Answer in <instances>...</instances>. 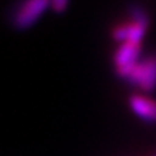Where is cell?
Masks as SVG:
<instances>
[{"label":"cell","instance_id":"cell-7","mask_svg":"<svg viewBox=\"0 0 156 156\" xmlns=\"http://www.w3.org/2000/svg\"><path fill=\"white\" fill-rule=\"evenodd\" d=\"M69 3L66 0H55V2L49 3V7H52V10L55 12H63V11L67 8Z\"/></svg>","mask_w":156,"mask_h":156},{"label":"cell","instance_id":"cell-5","mask_svg":"<svg viewBox=\"0 0 156 156\" xmlns=\"http://www.w3.org/2000/svg\"><path fill=\"white\" fill-rule=\"evenodd\" d=\"M147 27L140 26L137 23H129V25H122L114 29L112 37L119 43H134L140 44L143 40L144 34H145Z\"/></svg>","mask_w":156,"mask_h":156},{"label":"cell","instance_id":"cell-6","mask_svg":"<svg viewBox=\"0 0 156 156\" xmlns=\"http://www.w3.org/2000/svg\"><path fill=\"white\" fill-rule=\"evenodd\" d=\"M129 12H130V15H132L133 23H137V25H140V26L148 27L149 16H148V14H147V11L144 10L141 5H138V4L129 5Z\"/></svg>","mask_w":156,"mask_h":156},{"label":"cell","instance_id":"cell-2","mask_svg":"<svg viewBox=\"0 0 156 156\" xmlns=\"http://www.w3.org/2000/svg\"><path fill=\"white\" fill-rule=\"evenodd\" d=\"M49 7V2L47 0H32L21 5L14 16V27L18 30H26L37 22V19L43 15V12Z\"/></svg>","mask_w":156,"mask_h":156},{"label":"cell","instance_id":"cell-1","mask_svg":"<svg viewBox=\"0 0 156 156\" xmlns=\"http://www.w3.org/2000/svg\"><path fill=\"white\" fill-rule=\"evenodd\" d=\"M116 73L132 85L145 92H152L156 88V55L138 60L130 67L116 70Z\"/></svg>","mask_w":156,"mask_h":156},{"label":"cell","instance_id":"cell-3","mask_svg":"<svg viewBox=\"0 0 156 156\" xmlns=\"http://www.w3.org/2000/svg\"><path fill=\"white\" fill-rule=\"evenodd\" d=\"M141 54V47L140 44H134V43H122L118 47L114 56V63L116 66V70L121 69H126L130 66L136 65L138 62V58Z\"/></svg>","mask_w":156,"mask_h":156},{"label":"cell","instance_id":"cell-4","mask_svg":"<svg viewBox=\"0 0 156 156\" xmlns=\"http://www.w3.org/2000/svg\"><path fill=\"white\" fill-rule=\"evenodd\" d=\"M129 105L130 110L143 121L149 122V123L156 122V101L154 100L134 94L130 97Z\"/></svg>","mask_w":156,"mask_h":156}]
</instances>
